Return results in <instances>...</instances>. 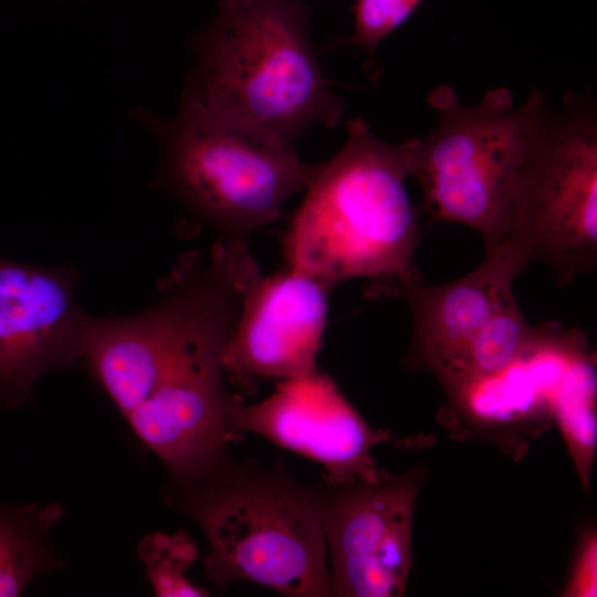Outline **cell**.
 I'll list each match as a JSON object with an SVG mask.
<instances>
[{"label": "cell", "instance_id": "obj_2", "mask_svg": "<svg viewBox=\"0 0 597 597\" xmlns=\"http://www.w3.org/2000/svg\"><path fill=\"white\" fill-rule=\"evenodd\" d=\"M303 0H218L191 40L182 108L235 119L294 140L335 127L345 109L323 73Z\"/></svg>", "mask_w": 597, "mask_h": 597}, {"label": "cell", "instance_id": "obj_15", "mask_svg": "<svg viewBox=\"0 0 597 597\" xmlns=\"http://www.w3.org/2000/svg\"><path fill=\"white\" fill-rule=\"evenodd\" d=\"M59 505L0 506V597H14L56 565L46 535L59 521Z\"/></svg>", "mask_w": 597, "mask_h": 597}, {"label": "cell", "instance_id": "obj_4", "mask_svg": "<svg viewBox=\"0 0 597 597\" xmlns=\"http://www.w3.org/2000/svg\"><path fill=\"white\" fill-rule=\"evenodd\" d=\"M132 117L160 148L153 179L219 240H244L274 222L305 191L322 163L302 160L294 143L255 126L180 107L172 118L139 107Z\"/></svg>", "mask_w": 597, "mask_h": 597}, {"label": "cell", "instance_id": "obj_14", "mask_svg": "<svg viewBox=\"0 0 597 597\" xmlns=\"http://www.w3.org/2000/svg\"><path fill=\"white\" fill-rule=\"evenodd\" d=\"M448 395L443 421L460 423V431L491 439L512 455L521 454L525 442L552 420L548 386L522 352L503 369L465 383Z\"/></svg>", "mask_w": 597, "mask_h": 597}, {"label": "cell", "instance_id": "obj_7", "mask_svg": "<svg viewBox=\"0 0 597 597\" xmlns=\"http://www.w3.org/2000/svg\"><path fill=\"white\" fill-rule=\"evenodd\" d=\"M249 284L247 277H234L214 293L150 395L126 418L164 463L171 488L193 483L232 458L223 356Z\"/></svg>", "mask_w": 597, "mask_h": 597}, {"label": "cell", "instance_id": "obj_19", "mask_svg": "<svg viewBox=\"0 0 597 597\" xmlns=\"http://www.w3.org/2000/svg\"><path fill=\"white\" fill-rule=\"evenodd\" d=\"M423 0H356L353 7L354 31L331 46L355 45L367 55L373 78L379 75L376 51L386 36L402 25Z\"/></svg>", "mask_w": 597, "mask_h": 597}, {"label": "cell", "instance_id": "obj_1", "mask_svg": "<svg viewBox=\"0 0 597 597\" xmlns=\"http://www.w3.org/2000/svg\"><path fill=\"white\" fill-rule=\"evenodd\" d=\"M346 134L292 216L284 238L287 266L329 290L366 277L373 295H388L400 283L421 280L415 264L419 217L406 187L411 142H385L362 117L346 123Z\"/></svg>", "mask_w": 597, "mask_h": 597}, {"label": "cell", "instance_id": "obj_17", "mask_svg": "<svg viewBox=\"0 0 597 597\" xmlns=\"http://www.w3.org/2000/svg\"><path fill=\"white\" fill-rule=\"evenodd\" d=\"M532 333L533 326L525 321L515 298L509 301L479 331L467 352L458 381L447 392L506 367Z\"/></svg>", "mask_w": 597, "mask_h": 597}, {"label": "cell", "instance_id": "obj_9", "mask_svg": "<svg viewBox=\"0 0 597 597\" xmlns=\"http://www.w3.org/2000/svg\"><path fill=\"white\" fill-rule=\"evenodd\" d=\"M222 275L214 254L195 256L170 274L151 306L121 316L86 314L81 360L125 418L150 395Z\"/></svg>", "mask_w": 597, "mask_h": 597}, {"label": "cell", "instance_id": "obj_3", "mask_svg": "<svg viewBox=\"0 0 597 597\" xmlns=\"http://www.w3.org/2000/svg\"><path fill=\"white\" fill-rule=\"evenodd\" d=\"M171 489L207 538L205 572L217 588L247 580L287 597L332 596L317 482L298 481L281 461L261 468L231 458Z\"/></svg>", "mask_w": 597, "mask_h": 597}, {"label": "cell", "instance_id": "obj_8", "mask_svg": "<svg viewBox=\"0 0 597 597\" xmlns=\"http://www.w3.org/2000/svg\"><path fill=\"white\" fill-rule=\"evenodd\" d=\"M425 471L317 481L332 596L399 597L411 567V526Z\"/></svg>", "mask_w": 597, "mask_h": 597}, {"label": "cell", "instance_id": "obj_16", "mask_svg": "<svg viewBox=\"0 0 597 597\" xmlns=\"http://www.w3.org/2000/svg\"><path fill=\"white\" fill-rule=\"evenodd\" d=\"M596 389L595 355L588 352L572 367L552 405V420L585 491L590 486L597 446Z\"/></svg>", "mask_w": 597, "mask_h": 597}, {"label": "cell", "instance_id": "obj_10", "mask_svg": "<svg viewBox=\"0 0 597 597\" xmlns=\"http://www.w3.org/2000/svg\"><path fill=\"white\" fill-rule=\"evenodd\" d=\"M224 417L233 440L241 433L261 436L318 463L323 478L332 482L377 480L385 470L373 449L390 441L408 444L371 428L336 381L318 369L279 381L274 392L259 402L227 394Z\"/></svg>", "mask_w": 597, "mask_h": 597}, {"label": "cell", "instance_id": "obj_11", "mask_svg": "<svg viewBox=\"0 0 597 597\" xmlns=\"http://www.w3.org/2000/svg\"><path fill=\"white\" fill-rule=\"evenodd\" d=\"M78 281L74 264L0 256V408L21 407L41 377L81 360Z\"/></svg>", "mask_w": 597, "mask_h": 597}, {"label": "cell", "instance_id": "obj_6", "mask_svg": "<svg viewBox=\"0 0 597 597\" xmlns=\"http://www.w3.org/2000/svg\"><path fill=\"white\" fill-rule=\"evenodd\" d=\"M503 242L563 286L596 268L597 125L582 101L565 97L548 113L519 172Z\"/></svg>", "mask_w": 597, "mask_h": 597}, {"label": "cell", "instance_id": "obj_12", "mask_svg": "<svg viewBox=\"0 0 597 597\" xmlns=\"http://www.w3.org/2000/svg\"><path fill=\"white\" fill-rule=\"evenodd\" d=\"M329 289L291 266L260 274L245 290L227 345L226 373L241 383L279 381L317 369L327 325Z\"/></svg>", "mask_w": 597, "mask_h": 597}, {"label": "cell", "instance_id": "obj_18", "mask_svg": "<svg viewBox=\"0 0 597 597\" xmlns=\"http://www.w3.org/2000/svg\"><path fill=\"white\" fill-rule=\"evenodd\" d=\"M137 553L157 596L209 595L187 578L188 570L198 558V547L187 533H151L139 542Z\"/></svg>", "mask_w": 597, "mask_h": 597}, {"label": "cell", "instance_id": "obj_20", "mask_svg": "<svg viewBox=\"0 0 597 597\" xmlns=\"http://www.w3.org/2000/svg\"><path fill=\"white\" fill-rule=\"evenodd\" d=\"M596 595L597 532L595 527H589L582 533L562 596L595 597Z\"/></svg>", "mask_w": 597, "mask_h": 597}, {"label": "cell", "instance_id": "obj_13", "mask_svg": "<svg viewBox=\"0 0 597 597\" xmlns=\"http://www.w3.org/2000/svg\"><path fill=\"white\" fill-rule=\"evenodd\" d=\"M526 264L514 248L503 242L485 250L483 261L455 281L428 285L416 280L396 285L389 295L405 297L412 314L406 365L430 371L446 390L453 387L479 331L515 298L513 282Z\"/></svg>", "mask_w": 597, "mask_h": 597}, {"label": "cell", "instance_id": "obj_5", "mask_svg": "<svg viewBox=\"0 0 597 597\" xmlns=\"http://www.w3.org/2000/svg\"><path fill=\"white\" fill-rule=\"evenodd\" d=\"M437 124L410 138L411 174L421 185L423 207L439 221L475 230L485 250L505 238L519 172L545 125L548 106L534 88L516 106L500 86L468 106L440 85L428 95Z\"/></svg>", "mask_w": 597, "mask_h": 597}]
</instances>
